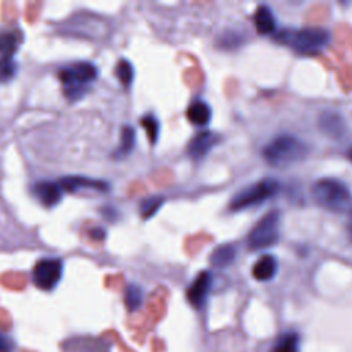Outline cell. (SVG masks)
<instances>
[{
    "instance_id": "obj_7",
    "label": "cell",
    "mask_w": 352,
    "mask_h": 352,
    "mask_svg": "<svg viewBox=\"0 0 352 352\" xmlns=\"http://www.w3.org/2000/svg\"><path fill=\"white\" fill-rule=\"evenodd\" d=\"M62 260L56 257H44L33 268V282L41 290L54 289L62 276Z\"/></svg>"
},
{
    "instance_id": "obj_2",
    "label": "cell",
    "mask_w": 352,
    "mask_h": 352,
    "mask_svg": "<svg viewBox=\"0 0 352 352\" xmlns=\"http://www.w3.org/2000/svg\"><path fill=\"white\" fill-rule=\"evenodd\" d=\"M312 197L315 202L323 209L331 212H345L352 206V192L338 179L323 177L314 183Z\"/></svg>"
},
{
    "instance_id": "obj_1",
    "label": "cell",
    "mask_w": 352,
    "mask_h": 352,
    "mask_svg": "<svg viewBox=\"0 0 352 352\" xmlns=\"http://www.w3.org/2000/svg\"><path fill=\"white\" fill-rule=\"evenodd\" d=\"M308 154L307 144L293 135H279L263 148V158L272 166L285 168L302 161Z\"/></svg>"
},
{
    "instance_id": "obj_28",
    "label": "cell",
    "mask_w": 352,
    "mask_h": 352,
    "mask_svg": "<svg viewBox=\"0 0 352 352\" xmlns=\"http://www.w3.org/2000/svg\"><path fill=\"white\" fill-rule=\"evenodd\" d=\"M348 158L352 161V147L348 150Z\"/></svg>"
},
{
    "instance_id": "obj_14",
    "label": "cell",
    "mask_w": 352,
    "mask_h": 352,
    "mask_svg": "<svg viewBox=\"0 0 352 352\" xmlns=\"http://www.w3.org/2000/svg\"><path fill=\"white\" fill-rule=\"evenodd\" d=\"M187 118L194 125H206L212 118V109L204 100H194L187 109Z\"/></svg>"
},
{
    "instance_id": "obj_11",
    "label": "cell",
    "mask_w": 352,
    "mask_h": 352,
    "mask_svg": "<svg viewBox=\"0 0 352 352\" xmlns=\"http://www.w3.org/2000/svg\"><path fill=\"white\" fill-rule=\"evenodd\" d=\"M62 190L76 192L78 190H96L106 191L109 188L107 183L103 180H95L85 176H66L59 182Z\"/></svg>"
},
{
    "instance_id": "obj_12",
    "label": "cell",
    "mask_w": 352,
    "mask_h": 352,
    "mask_svg": "<svg viewBox=\"0 0 352 352\" xmlns=\"http://www.w3.org/2000/svg\"><path fill=\"white\" fill-rule=\"evenodd\" d=\"M276 258L271 254H263L261 257H258L252 268V275L254 279L260 280V282H265L270 280L275 276L276 274Z\"/></svg>"
},
{
    "instance_id": "obj_9",
    "label": "cell",
    "mask_w": 352,
    "mask_h": 352,
    "mask_svg": "<svg viewBox=\"0 0 352 352\" xmlns=\"http://www.w3.org/2000/svg\"><path fill=\"white\" fill-rule=\"evenodd\" d=\"M220 136L212 131H202L197 133L187 146V153L194 160L204 158L219 142Z\"/></svg>"
},
{
    "instance_id": "obj_10",
    "label": "cell",
    "mask_w": 352,
    "mask_h": 352,
    "mask_svg": "<svg viewBox=\"0 0 352 352\" xmlns=\"http://www.w3.org/2000/svg\"><path fill=\"white\" fill-rule=\"evenodd\" d=\"M33 192L41 205L52 208L58 205L62 199V187L59 183L43 180L33 186Z\"/></svg>"
},
{
    "instance_id": "obj_24",
    "label": "cell",
    "mask_w": 352,
    "mask_h": 352,
    "mask_svg": "<svg viewBox=\"0 0 352 352\" xmlns=\"http://www.w3.org/2000/svg\"><path fill=\"white\" fill-rule=\"evenodd\" d=\"M16 72V63L14 60H7L0 63V81H7L14 77Z\"/></svg>"
},
{
    "instance_id": "obj_20",
    "label": "cell",
    "mask_w": 352,
    "mask_h": 352,
    "mask_svg": "<svg viewBox=\"0 0 352 352\" xmlns=\"http://www.w3.org/2000/svg\"><path fill=\"white\" fill-rule=\"evenodd\" d=\"M116 74L118 81L124 85V87H129L133 81V66L128 59H120L117 66H116Z\"/></svg>"
},
{
    "instance_id": "obj_23",
    "label": "cell",
    "mask_w": 352,
    "mask_h": 352,
    "mask_svg": "<svg viewBox=\"0 0 352 352\" xmlns=\"http://www.w3.org/2000/svg\"><path fill=\"white\" fill-rule=\"evenodd\" d=\"M143 300L142 289L136 285H129L125 290V305L129 311H135L140 307Z\"/></svg>"
},
{
    "instance_id": "obj_26",
    "label": "cell",
    "mask_w": 352,
    "mask_h": 352,
    "mask_svg": "<svg viewBox=\"0 0 352 352\" xmlns=\"http://www.w3.org/2000/svg\"><path fill=\"white\" fill-rule=\"evenodd\" d=\"M346 235L349 238V241L352 242V210H349V214H348V220H346Z\"/></svg>"
},
{
    "instance_id": "obj_8",
    "label": "cell",
    "mask_w": 352,
    "mask_h": 352,
    "mask_svg": "<svg viewBox=\"0 0 352 352\" xmlns=\"http://www.w3.org/2000/svg\"><path fill=\"white\" fill-rule=\"evenodd\" d=\"M212 287V274L201 271L187 289V300L195 308H202Z\"/></svg>"
},
{
    "instance_id": "obj_5",
    "label": "cell",
    "mask_w": 352,
    "mask_h": 352,
    "mask_svg": "<svg viewBox=\"0 0 352 352\" xmlns=\"http://www.w3.org/2000/svg\"><path fill=\"white\" fill-rule=\"evenodd\" d=\"M280 212L271 210L264 214L250 230L248 235V246L252 250H260L275 245L279 239Z\"/></svg>"
},
{
    "instance_id": "obj_27",
    "label": "cell",
    "mask_w": 352,
    "mask_h": 352,
    "mask_svg": "<svg viewBox=\"0 0 352 352\" xmlns=\"http://www.w3.org/2000/svg\"><path fill=\"white\" fill-rule=\"evenodd\" d=\"M91 231H92L91 235H92L95 239H103L104 235H106V232H104L103 228H100V227H96V228H94V230H91Z\"/></svg>"
},
{
    "instance_id": "obj_4",
    "label": "cell",
    "mask_w": 352,
    "mask_h": 352,
    "mask_svg": "<svg viewBox=\"0 0 352 352\" xmlns=\"http://www.w3.org/2000/svg\"><path fill=\"white\" fill-rule=\"evenodd\" d=\"M98 77V69L91 62H74L59 72L63 94L70 100H77L85 95L91 84Z\"/></svg>"
},
{
    "instance_id": "obj_16",
    "label": "cell",
    "mask_w": 352,
    "mask_h": 352,
    "mask_svg": "<svg viewBox=\"0 0 352 352\" xmlns=\"http://www.w3.org/2000/svg\"><path fill=\"white\" fill-rule=\"evenodd\" d=\"M236 256V249L231 243H224L217 246L210 254V263L214 267H227L230 265Z\"/></svg>"
},
{
    "instance_id": "obj_19",
    "label": "cell",
    "mask_w": 352,
    "mask_h": 352,
    "mask_svg": "<svg viewBox=\"0 0 352 352\" xmlns=\"http://www.w3.org/2000/svg\"><path fill=\"white\" fill-rule=\"evenodd\" d=\"M18 48L16 36L12 33L0 34V63L12 60V55Z\"/></svg>"
},
{
    "instance_id": "obj_17",
    "label": "cell",
    "mask_w": 352,
    "mask_h": 352,
    "mask_svg": "<svg viewBox=\"0 0 352 352\" xmlns=\"http://www.w3.org/2000/svg\"><path fill=\"white\" fill-rule=\"evenodd\" d=\"M135 129L131 125H124L121 128V135H120V144L114 150V157L116 158H122L128 155L132 148L135 147Z\"/></svg>"
},
{
    "instance_id": "obj_18",
    "label": "cell",
    "mask_w": 352,
    "mask_h": 352,
    "mask_svg": "<svg viewBox=\"0 0 352 352\" xmlns=\"http://www.w3.org/2000/svg\"><path fill=\"white\" fill-rule=\"evenodd\" d=\"M272 352H300V336L296 331L282 333L275 341Z\"/></svg>"
},
{
    "instance_id": "obj_6",
    "label": "cell",
    "mask_w": 352,
    "mask_h": 352,
    "mask_svg": "<svg viewBox=\"0 0 352 352\" xmlns=\"http://www.w3.org/2000/svg\"><path fill=\"white\" fill-rule=\"evenodd\" d=\"M278 188H279V183L276 180L263 179L236 192L230 202V208L231 210H241L249 206L258 205L270 199L278 191Z\"/></svg>"
},
{
    "instance_id": "obj_3",
    "label": "cell",
    "mask_w": 352,
    "mask_h": 352,
    "mask_svg": "<svg viewBox=\"0 0 352 352\" xmlns=\"http://www.w3.org/2000/svg\"><path fill=\"white\" fill-rule=\"evenodd\" d=\"M276 40L292 47L301 55H315L329 44L330 33L324 28H301L282 30L276 36Z\"/></svg>"
},
{
    "instance_id": "obj_15",
    "label": "cell",
    "mask_w": 352,
    "mask_h": 352,
    "mask_svg": "<svg viewBox=\"0 0 352 352\" xmlns=\"http://www.w3.org/2000/svg\"><path fill=\"white\" fill-rule=\"evenodd\" d=\"M319 124L322 131H324L327 135L333 138H338L344 132V121L341 116L337 113L324 111L319 118Z\"/></svg>"
},
{
    "instance_id": "obj_21",
    "label": "cell",
    "mask_w": 352,
    "mask_h": 352,
    "mask_svg": "<svg viewBox=\"0 0 352 352\" xmlns=\"http://www.w3.org/2000/svg\"><path fill=\"white\" fill-rule=\"evenodd\" d=\"M142 126L144 128L148 140L151 142V144H154L158 139L160 135V121L154 114H146L142 117L140 120Z\"/></svg>"
},
{
    "instance_id": "obj_22",
    "label": "cell",
    "mask_w": 352,
    "mask_h": 352,
    "mask_svg": "<svg viewBox=\"0 0 352 352\" xmlns=\"http://www.w3.org/2000/svg\"><path fill=\"white\" fill-rule=\"evenodd\" d=\"M164 204V198L162 197H148L146 199H143L140 202V214L143 219H148L153 214H155L158 212V209L161 208V205Z\"/></svg>"
},
{
    "instance_id": "obj_25",
    "label": "cell",
    "mask_w": 352,
    "mask_h": 352,
    "mask_svg": "<svg viewBox=\"0 0 352 352\" xmlns=\"http://www.w3.org/2000/svg\"><path fill=\"white\" fill-rule=\"evenodd\" d=\"M14 348V341L7 334L0 331V352H12Z\"/></svg>"
},
{
    "instance_id": "obj_13",
    "label": "cell",
    "mask_w": 352,
    "mask_h": 352,
    "mask_svg": "<svg viewBox=\"0 0 352 352\" xmlns=\"http://www.w3.org/2000/svg\"><path fill=\"white\" fill-rule=\"evenodd\" d=\"M254 26L258 34H271L275 30L276 21L272 10L267 4H260L254 11Z\"/></svg>"
}]
</instances>
